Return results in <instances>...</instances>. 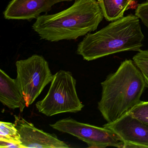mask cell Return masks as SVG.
Returning a JSON list of instances; mask_svg holds the SVG:
<instances>
[{
    "label": "cell",
    "mask_w": 148,
    "mask_h": 148,
    "mask_svg": "<svg viewBox=\"0 0 148 148\" xmlns=\"http://www.w3.org/2000/svg\"><path fill=\"white\" fill-rule=\"evenodd\" d=\"M104 16L97 0H76L67 9L38 17L33 29L51 42L76 40L97 30Z\"/></svg>",
    "instance_id": "cell-1"
},
{
    "label": "cell",
    "mask_w": 148,
    "mask_h": 148,
    "mask_svg": "<svg viewBox=\"0 0 148 148\" xmlns=\"http://www.w3.org/2000/svg\"><path fill=\"white\" fill-rule=\"evenodd\" d=\"M102 93L98 108L107 123L116 121L141 102L148 87L133 60L126 59L117 70L101 83Z\"/></svg>",
    "instance_id": "cell-2"
},
{
    "label": "cell",
    "mask_w": 148,
    "mask_h": 148,
    "mask_svg": "<svg viewBox=\"0 0 148 148\" xmlns=\"http://www.w3.org/2000/svg\"><path fill=\"white\" fill-rule=\"evenodd\" d=\"M144 38L139 18L130 14L97 32L87 34L78 45L77 53L85 60L92 61L121 52H139Z\"/></svg>",
    "instance_id": "cell-3"
},
{
    "label": "cell",
    "mask_w": 148,
    "mask_h": 148,
    "mask_svg": "<svg viewBox=\"0 0 148 148\" xmlns=\"http://www.w3.org/2000/svg\"><path fill=\"white\" fill-rule=\"evenodd\" d=\"M84 106L77 94L76 79L71 73L63 70L53 75L46 96L36 104L38 111L47 116L66 112L76 113Z\"/></svg>",
    "instance_id": "cell-4"
},
{
    "label": "cell",
    "mask_w": 148,
    "mask_h": 148,
    "mask_svg": "<svg viewBox=\"0 0 148 148\" xmlns=\"http://www.w3.org/2000/svg\"><path fill=\"white\" fill-rule=\"evenodd\" d=\"M17 82L28 107L51 83L53 75L48 62L42 56L34 54L15 63Z\"/></svg>",
    "instance_id": "cell-5"
},
{
    "label": "cell",
    "mask_w": 148,
    "mask_h": 148,
    "mask_svg": "<svg viewBox=\"0 0 148 148\" xmlns=\"http://www.w3.org/2000/svg\"><path fill=\"white\" fill-rule=\"evenodd\" d=\"M50 126L54 130L76 137L87 144L89 148L112 146L124 148L121 138L112 131L78 122L71 118L60 119Z\"/></svg>",
    "instance_id": "cell-6"
},
{
    "label": "cell",
    "mask_w": 148,
    "mask_h": 148,
    "mask_svg": "<svg viewBox=\"0 0 148 148\" xmlns=\"http://www.w3.org/2000/svg\"><path fill=\"white\" fill-rule=\"evenodd\" d=\"M121 138L124 148H148V126L129 112L103 125Z\"/></svg>",
    "instance_id": "cell-7"
},
{
    "label": "cell",
    "mask_w": 148,
    "mask_h": 148,
    "mask_svg": "<svg viewBox=\"0 0 148 148\" xmlns=\"http://www.w3.org/2000/svg\"><path fill=\"white\" fill-rule=\"evenodd\" d=\"M14 124L19 133L24 148H68L69 146L54 134L35 127L20 116H14Z\"/></svg>",
    "instance_id": "cell-8"
},
{
    "label": "cell",
    "mask_w": 148,
    "mask_h": 148,
    "mask_svg": "<svg viewBox=\"0 0 148 148\" xmlns=\"http://www.w3.org/2000/svg\"><path fill=\"white\" fill-rule=\"evenodd\" d=\"M73 0H12L4 12L8 20H31L49 12L55 4Z\"/></svg>",
    "instance_id": "cell-9"
},
{
    "label": "cell",
    "mask_w": 148,
    "mask_h": 148,
    "mask_svg": "<svg viewBox=\"0 0 148 148\" xmlns=\"http://www.w3.org/2000/svg\"><path fill=\"white\" fill-rule=\"evenodd\" d=\"M0 101L9 109H19L21 112L26 107L17 79L10 77L2 69L0 70Z\"/></svg>",
    "instance_id": "cell-10"
},
{
    "label": "cell",
    "mask_w": 148,
    "mask_h": 148,
    "mask_svg": "<svg viewBox=\"0 0 148 148\" xmlns=\"http://www.w3.org/2000/svg\"><path fill=\"white\" fill-rule=\"evenodd\" d=\"M133 0H98L104 17L113 21L123 17L124 14Z\"/></svg>",
    "instance_id": "cell-11"
},
{
    "label": "cell",
    "mask_w": 148,
    "mask_h": 148,
    "mask_svg": "<svg viewBox=\"0 0 148 148\" xmlns=\"http://www.w3.org/2000/svg\"><path fill=\"white\" fill-rule=\"evenodd\" d=\"M0 141L22 145L19 133L14 123L0 122Z\"/></svg>",
    "instance_id": "cell-12"
},
{
    "label": "cell",
    "mask_w": 148,
    "mask_h": 148,
    "mask_svg": "<svg viewBox=\"0 0 148 148\" xmlns=\"http://www.w3.org/2000/svg\"><path fill=\"white\" fill-rule=\"evenodd\" d=\"M132 60L142 73L148 86V49L138 52Z\"/></svg>",
    "instance_id": "cell-13"
},
{
    "label": "cell",
    "mask_w": 148,
    "mask_h": 148,
    "mask_svg": "<svg viewBox=\"0 0 148 148\" xmlns=\"http://www.w3.org/2000/svg\"><path fill=\"white\" fill-rule=\"evenodd\" d=\"M128 112L148 126V101H141Z\"/></svg>",
    "instance_id": "cell-14"
},
{
    "label": "cell",
    "mask_w": 148,
    "mask_h": 148,
    "mask_svg": "<svg viewBox=\"0 0 148 148\" xmlns=\"http://www.w3.org/2000/svg\"><path fill=\"white\" fill-rule=\"evenodd\" d=\"M135 15L141 19L142 23L148 28V0L138 5Z\"/></svg>",
    "instance_id": "cell-15"
},
{
    "label": "cell",
    "mask_w": 148,
    "mask_h": 148,
    "mask_svg": "<svg viewBox=\"0 0 148 148\" xmlns=\"http://www.w3.org/2000/svg\"><path fill=\"white\" fill-rule=\"evenodd\" d=\"M1 148H24L22 145L0 141Z\"/></svg>",
    "instance_id": "cell-16"
}]
</instances>
